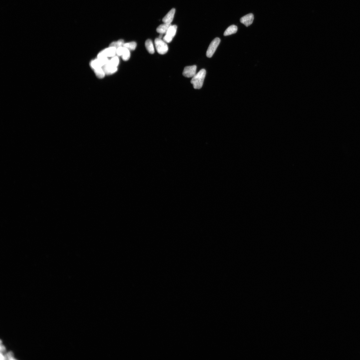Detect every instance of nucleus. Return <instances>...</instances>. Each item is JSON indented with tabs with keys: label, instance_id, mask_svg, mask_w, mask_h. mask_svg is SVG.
<instances>
[{
	"label": "nucleus",
	"instance_id": "aec40b11",
	"mask_svg": "<svg viewBox=\"0 0 360 360\" xmlns=\"http://www.w3.org/2000/svg\"><path fill=\"white\" fill-rule=\"evenodd\" d=\"M163 35H162V34H160V35L159 37V38L161 39V38H162L163 37Z\"/></svg>",
	"mask_w": 360,
	"mask_h": 360
},
{
	"label": "nucleus",
	"instance_id": "7ed1b4c3",
	"mask_svg": "<svg viewBox=\"0 0 360 360\" xmlns=\"http://www.w3.org/2000/svg\"><path fill=\"white\" fill-rule=\"evenodd\" d=\"M220 42V39L218 38H215L211 42L206 51V55L207 57L211 58L213 57Z\"/></svg>",
	"mask_w": 360,
	"mask_h": 360
},
{
	"label": "nucleus",
	"instance_id": "ddd939ff",
	"mask_svg": "<svg viewBox=\"0 0 360 360\" xmlns=\"http://www.w3.org/2000/svg\"><path fill=\"white\" fill-rule=\"evenodd\" d=\"M90 65L91 68L94 69H94L103 67L97 58L91 61V62Z\"/></svg>",
	"mask_w": 360,
	"mask_h": 360
},
{
	"label": "nucleus",
	"instance_id": "9d476101",
	"mask_svg": "<svg viewBox=\"0 0 360 360\" xmlns=\"http://www.w3.org/2000/svg\"><path fill=\"white\" fill-rule=\"evenodd\" d=\"M102 51L107 57H113L116 54L117 48L114 47H110Z\"/></svg>",
	"mask_w": 360,
	"mask_h": 360
},
{
	"label": "nucleus",
	"instance_id": "f8f14e48",
	"mask_svg": "<svg viewBox=\"0 0 360 360\" xmlns=\"http://www.w3.org/2000/svg\"><path fill=\"white\" fill-rule=\"evenodd\" d=\"M145 47L147 50L151 54H153L154 53V49L152 41L150 39H148L145 42Z\"/></svg>",
	"mask_w": 360,
	"mask_h": 360
},
{
	"label": "nucleus",
	"instance_id": "0eeeda50",
	"mask_svg": "<svg viewBox=\"0 0 360 360\" xmlns=\"http://www.w3.org/2000/svg\"><path fill=\"white\" fill-rule=\"evenodd\" d=\"M175 12H176V9L174 8L172 9L163 18V22L164 23H167V24H171L173 20Z\"/></svg>",
	"mask_w": 360,
	"mask_h": 360
},
{
	"label": "nucleus",
	"instance_id": "1a4fd4ad",
	"mask_svg": "<svg viewBox=\"0 0 360 360\" xmlns=\"http://www.w3.org/2000/svg\"><path fill=\"white\" fill-rule=\"evenodd\" d=\"M171 25V24L164 23L163 24H161L158 26L157 29V31L160 34H166Z\"/></svg>",
	"mask_w": 360,
	"mask_h": 360
},
{
	"label": "nucleus",
	"instance_id": "2eb2a0df",
	"mask_svg": "<svg viewBox=\"0 0 360 360\" xmlns=\"http://www.w3.org/2000/svg\"><path fill=\"white\" fill-rule=\"evenodd\" d=\"M137 46V44L135 42L133 41L125 43L123 47L127 48L129 50L134 51L136 48Z\"/></svg>",
	"mask_w": 360,
	"mask_h": 360
},
{
	"label": "nucleus",
	"instance_id": "f03ea898",
	"mask_svg": "<svg viewBox=\"0 0 360 360\" xmlns=\"http://www.w3.org/2000/svg\"><path fill=\"white\" fill-rule=\"evenodd\" d=\"M155 47L158 54H164L167 52L168 48L167 43L159 38L155 39Z\"/></svg>",
	"mask_w": 360,
	"mask_h": 360
},
{
	"label": "nucleus",
	"instance_id": "9b49d317",
	"mask_svg": "<svg viewBox=\"0 0 360 360\" xmlns=\"http://www.w3.org/2000/svg\"><path fill=\"white\" fill-rule=\"evenodd\" d=\"M237 31V26L235 25H233L228 28L224 33V35L225 36L230 35L236 34Z\"/></svg>",
	"mask_w": 360,
	"mask_h": 360
},
{
	"label": "nucleus",
	"instance_id": "a211bd4d",
	"mask_svg": "<svg viewBox=\"0 0 360 360\" xmlns=\"http://www.w3.org/2000/svg\"><path fill=\"white\" fill-rule=\"evenodd\" d=\"M121 57L123 60L125 61H127L128 60L130 57V50H129L127 48H125L124 52Z\"/></svg>",
	"mask_w": 360,
	"mask_h": 360
},
{
	"label": "nucleus",
	"instance_id": "4468645a",
	"mask_svg": "<svg viewBox=\"0 0 360 360\" xmlns=\"http://www.w3.org/2000/svg\"><path fill=\"white\" fill-rule=\"evenodd\" d=\"M94 71L96 76L99 78H104L106 75L102 67L94 69Z\"/></svg>",
	"mask_w": 360,
	"mask_h": 360
},
{
	"label": "nucleus",
	"instance_id": "dca6fc26",
	"mask_svg": "<svg viewBox=\"0 0 360 360\" xmlns=\"http://www.w3.org/2000/svg\"><path fill=\"white\" fill-rule=\"evenodd\" d=\"M119 59L117 56H115L112 57L110 60L109 61L108 63L114 67H117L119 64Z\"/></svg>",
	"mask_w": 360,
	"mask_h": 360
},
{
	"label": "nucleus",
	"instance_id": "6e6552de",
	"mask_svg": "<svg viewBox=\"0 0 360 360\" xmlns=\"http://www.w3.org/2000/svg\"><path fill=\"white\" fill-rule=\"evenodd\" d=\"M105 74L111 75L114 74L117 71V67H114L107 63L102 67Z\"/></svg>",
	"mask_w": 360,
	"mask_h": 360
},
{
	"label": "nucleus",
	"instance_id": "6ab92c4d",
	"mask_svg": "<svg viewBox=\"0 0 360 360\" xmlns=\"http://www.w3.org/2000/svg\"><path fill=\"white\" fill-rule=\"evenodd\" d=\"M124 49L125 48L124 47L118 48L117 49L116 54L118 56H122L123 55Z\"/></svg>",
	"mask_w": 360,
	"mask_h": 360
},
{
	"label": "nucleus",
	"instance_id": "423d86ee",
	"mask_svg": "<svg viewBox=\"0 0 360 360\" xmlns=\"http://www.w3.org/2000/svg\"><path fill=\"white\" fill-rule=\"evenodd\" d=\"M254 20V15L252 13L244 16L240 19V22L246 27L252 24Z\"/></svg>",
	"mask_w": 360,
	"mask_h": 360
},
{
	"label": "nucleus",
	"instance_id": "39448f33",
	"mask_svg": "<svg viewBox=\"0 0 360 360\" xmlns=\"http://www.w3.org/2000/svg\"><path fill=\"white\" fill-rule=\"evenodd\" d=\"M197 67L196 65L187 66L184 68L183 74L187 78H193L196 74Z\"/></svg>",
	"mask_w": 360,
	"mask_h": 360
},
{
	"label": "nucleus",
	"instance_id": "f3484780",
	"mask_svg": "<svg viewBox=\"0 0 360 360\" xmlns=\"http://www.w3.org/2000/svg\"><path fill=\"white\" fill-rule=\"evenodd\" d=\"M124 44V41L123 39H120L117 41H114L111 43L110 47H114L117 49L118 48L123 47Z\"/></svg>",
	"mask_w": 360,
	"mask_h": 360
},
{
	"label": "nucleus",
	"instance_id": "f257e3e1",
	"mask_svg": "<svg viewBox=\"0 0 360 360\" xmlns=\"http://www.w3.org/2000/svg\"><path fill=\"white\" fill-rule=\"evenodd\" d=\"M206 74L205 69H201L192 78L191 83L193 84L194 89H200L202 87Z\"/></svg>",
	"mask_w": 360,
	"mask_h": 360
},
{
	"label": "nucleus",
	"instance_id": "20e7f679",
	"mask_svg": "<svg viewBox=\"0 0 360 360\" xmlns=\"http://www.w3.org/2000/svg\"><path fill=\"white\" fill-rule=\"evenodd\" d=\"M177 26L171 25L163 38V40L166 43H170L173 40L176 34Z\"/></svg>",
	"mask_w": 360,
	"mask_h": 360
}]
</instances>
